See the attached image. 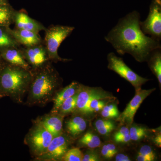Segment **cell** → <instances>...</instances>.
<instances>
[{
  "instance_id": "5b68a950",
  "label": "cell",
  "mask_w": 161,
  "mask_h": 161,
  "mask_svg": "<svg viewBox=\"0 0 161 161\" xmlns=\"http://www.w3.org/2000/svg\"><path fill=\"white\" fill-rule=\"evenodd\" d=\"M107 58L108 62V68L130 82L136 90L140 88L149 80L136 74L125 63L122 58L117 57L114 53H109Z\"/></svg>"
},
{
  "instance_id": "f35d334b",
  "label": "cell",
  "mask_w": 161,
  "mask_h": 161,
  "mask_svg": "<svg viewBox=\"0 0 161 161\" xmlns=\"http://www.w3.org/2000/svg\"><path fill=\"white\" fill-rule=\"evenodd\" d=\"M3 97V95H2V94H0V99L2 98V97Z\"/></svg>"
},
{
  "instance_id": "e575fe53",
  "label": "cell",
  "mask_w": 161,
  "mask_h": 161,
  "mask_svg": "<svg viewBox=\"0 0 161 161\" xmlns=\"http://www.w3.org/2000/svg\"><path fill=\"white\" fill-rule=\"evenodd\" d=\"M106 146L112 155H113V156L116 155V153L118 152V150H117V148L114 144H107Z\"/></svg>"
},
{
  "instance_id": "ba28073f",
  "label": "cell",
  "mask_w": 161,
  "mask_h": 161,
  "mask_svg": "<svg viewBox=\"0 0 161 161\" xmlns=\"http://www.w3.org/2000/svg\"><path fill=\"white\" fill-rule=\"evenodd\" d=\"M114 96L100 88L80 86L77 97V109L83 114H86L87 107L92 99H113Z\"/></svg>"
},
{
  "instance_id": "f546056e",
  "label": "cell",
  "mask_w": 161,
  "mask_h": 161,
  "mask_svg": "<svg viewBox=\"0 0 161 161\" xmlns=\"http://www.w3.org/2000/svg\"><path fill=\"white\" fill-rule=\"evenodd\" d=\"M129 134H130V130L127 127L125 126L122 127L118 132H116L114 134V140Z\"/></svg>"
},
{
  "instance_id": "2e32d148",
  "label": "cell",
  "mask_w": 161,
  "mask_h": 161,
  "mask_svg": "<svg viewBox=\"0 0 161 161\" xmlns=\"http://www.w3.org/2000/svg\"><path fill=\"white\" fill-rule=\"evenodd\" d=\"M3 58L13 65L20 67L27 70L29 69V65L24 59L20 52L14 49L6 50L2 54Z\"/></svg>"
},
{
  "instance_id": "8d00e7d4",
  "label": "cell",
  "mask_w": 161,
  "mask_h": 161,
  "mask_svg": "<svg viewBox=\"0 0 161 161\" xmlns=\"http://www.w3.org/2000/svg\"><path fill=\"white\" fill-rule=\"evenodd\" d=\"M153 142L158 147L161 148V135L158 134L153 139Z\"/></svg>"
},
{
  "instance_id": "8fae6325",
  "label": "cell",
  "mask_w": 161,
  "mask_h": 161,
  "mask_svg": "<svg viewBox=\"0 0 161 161\" xmlns=\"http://www.w3.org/2000/svg\"><path fill=\"white\" fill-rule=\"evenodd\" d=\"M63 116L58 113H51L43 117L39 122L49 132L53 137L59 136L63 132Z\"/></svg>"
},
{
  "instance_id": "ffe728a7",
  "label": "cell",
  "mask_w": 161,
  "mask_h": 161,
  "mask_svg": "<svg viewBox=\"0 0 161 161\" xmlns=\"http://www.w3.org/2000/svg\"><path fill=\"white\" fill-rule=\"evenodd\" d=\"M78 92L64 102L58 110V113L63 116L74 112L76 109Z\"/></svg>"
},
{
  "instance_id": "1f68e13d",
  "label": "cell",
  "mask_w": 161,
  "mask_h": 161,
  "mask_svg": "<svg viewBox=\"0 0 161 161\" xmlns=\"http://www.w3.org/2000/svg\"><path fill=\"white\" fill-rule=\"evenodd\" d=\"M115 160L116 161H130V158L125 154L119 153L115 156Z\"/></svg>"
},
{
  "instance_id": "f1b7e54d",
  "label": "cell",
  "mask_w": 161,
  "mask_h": 161,
  "mask_svg": "<svg viewBox=\"0 0 161 161\" xmlns=\"http://www.w3.org/2000/svg\"><path fill=\"white\" fill-rule=\"evenodd\" d=\"M101 115L103 117L106 118H117L119 115V112H108L102 110Z\"/></svg>"
},
{
  "instance_id": "d6a6232c",
  "label": "cell",
  "mask_w": 161,
  "mask_h": 161,
  "mask_svg": "<svg viewBox=\"0 0 161 161\" xmlns=\"http://www.w3.org/2000/svg\"><path fill=\"white\" fill-rule=\"evenodd\" d=\"M131 140L130 134L121 137H119L115 140V142L118 143H127L129 142Z\"/></svg>"
},
{
  "instance_id": "3957f363",
  "label": "cell",
  "mask_w": 161,
  "mask_h": 161,
  "mask_svg": "<svg viewBox=\"0 0 161 161\" xmlns=\"http://www.w3.org/2000/svg\"><path fill=\"white\" fill-rule=\"evenodd\" d=\"M59 78L54 71L45 69L41 71L31 81L28 100L32 104L47 103L57 89Z\"/></svg>"
},
{
  "instance_id": "4fadbf2b",
  "label": "cell",
  "mask_w": 161,
  "mask_h": 161,
  "mask_svg": "<svg viewBox=\"0 0 161 161\" xmlns=\"http://www.w3.org/2000/svg\"><path fill=\"white\" fill-rule=\"evenodd\" d=\"M15 21L18 29L30 31L37 34L40 31L44 29V27L40 23L23 13L17 14L15 17Z\"/></svg>"
},
{
  "instance_id": "e0dca14e",
  "label": "cell",
  "mask_w": 161,
  "mask_h": 161,
  "mask_svg": "<svg viewBox=\"0 0 161 161\" xmlns=\"http://www.w3.org/2000/svg\"><path fill=\"white\" fill-rule=\"evenodd\" d=\"M86 121L80 116L73 117L66 122V128L70 134L76 136L83 132L86 129Z\"/></svg>"
},
{
  "instance_id": "7c38bea8",
  "label": "cell",
  "mask_w": 161,
  "mask_h": 161,
  "mask_svg": "<svg viewBox=\"0 0 161 161\" xmlns=\"http://www.w3.org/2000/svg\"><path fill=\"white\" fill-rule=\"evenodd\" d=\"M80 86V85L78 82L73 81L58 93L53 99L54 105L52 113H58L59 108L64 102L78 93Z\"/></svg>"
},
{
  "instance_id": "d6986e66",
  "label": "cell",
  "mask_w": 161,
  "mask_h": 161,
  "mask_svg": "<svg viewBox=\"0 0 161 161\" xmlns=\"http://www.w3.org/2000/svg\"><path fill=\"white\" fill-rule=\"evenodd\" d=\"M80 145L93 149L100 147L101 142L99 137L92 132H87L79 140Z\"/></svg>"
},
{
  "instance_id": "277c9868",
  "label": "cell",
  "mask_w": 161,
  "mask_h": 161,
  "mask_svg": "<svg viewBox=\"0 0 161 161\" xmlns=\"http://www.w3.org/2000/svg\"><path fill=\"white\" fill-rule=\"evenodd\" d=\"M75 29L73 26H53L46 32L45 36L46 49L47 54L52 60L66 61L58 54V49L64 40L71 34Z\"/></svg>"
},
{
  "instance_id": "d590c367",
  "label": "cell",
  "mask_w": 161,
  "mask_h": 161,
  "mask_svg": "<svg viewBox=\"0 0 161 161\" xmlns=\"http://www.w3.org/2000/svg\"><path fill=\"white\" fill-rule=\"evenodd\" d=\"M136 160L138 161H153L152 158H150L144 156L143 155L141 154H137L136 157Z\"/></svg>"
},
{
  "instance_id": "52a82bcc",
  "label": "cell",
  "mask_w": 161,
  "mask_h": 161,
  "mask_svg": "<svg viewBox=\"0 0 161 161\" xmlns=\"http://www.w3.org/2000/svg\"><path fill=\"white\" fill-rule=\"evenodd\" d=\"M161 4L160 0H154L150 7L148 17L141 22V29L145 35L160 42L161 40Z\"/></svg>"
},
{
  "instance_id": "ac0fdd59",
  "label": "cell",
  "mask_w": 161,
  "mask_h": 161,
  "mask_svg": "<svg viewBox=\"0 0 161 161\" xmlns=\"http://www.w3.org/2000/svg\"><path fill=\"white\" fill-rule=\"evenodd\" d=\"M150 69L161 84V48L154 50L148 60Z\"/></svg>"
},
{
  "instance_id": "4316f807",
  "label": "cell",
  "mask_w": 161,
  "mask_h": 161,
  "mask_svg": "<svg viewBox=\"0 0 161 161\" xmlns=\"http://www.w3.org/2000/svg\"><path fill=\"white\" fill-rule=\"evenodd\" d=\"M138 153L143 155L144 156L150 158H152L153 161L155 159V153L153 150L152 148L151 147L147 146V145H145L141 147Z\"/></svg>"
},
{
  "instance_id": "d4e9b609",
  "label": "cell",
  "mask_w": 161,
  "mask_h": 161,
  "mask_svg": "<svg viewBox=\"0 0 161 161\" xmlns=\"http://www.w3.org/2000/svg\"><path fill=\"white\" fill-rule=\"evenodd\" d=\"M15 40L0 27V47H9L17 45Z\"/></svg>"
},
{
  "instance_id": "4dcf8cb0",
  "label": "cell",
  "mask_w": 161,
  "mask_h": 161,
  "mask_svg": "<svg viewBox=\"0 0 161 161\" xmlns=\"http://www.w3.org/2000/svg\"><path fill=\"white\" fill-rule=\"evenodd\" d=\"M101 153L103 156L106 158H112L114 157L110 152V150L108 149L106 145H105L104 146H103L102 149L101 150Z\"/></svg>"
},
{
  "instance_id": "836d02e7",
  "label": "cell",
  "mask_w": 161,
  "mask_h": 161,
  "mask_svg": "<svg viewBox=\"0 0 161 161\" xmlns=\"http://www.w3.org/2000/svg\"><path fill=\"white\" fill-rule=\"evenodd\" d=\"M103 110L105 111H108V112H118V111L117 106L114 104L104 106Z\"/></svg>"
},
{
  "instance_id": "484cf974",
  "label": "cell",
  "mask_w": 161,
  "mask_h": 161,
  "mask_svg": "<svg viewBox=\"0 0 161 161\" xmlns=\"http://www.w3.org/2000/svg\"><path fill=\"white\" fill-rule=\"evenodd\" d=\"M105 106V103L101 99H92L89 103L86 112V114H89L92 112H99L103 109Z\"/></svg>"
},
{
  "instance_id": "603a6c76",
  "label": "cell",
  "mask_w": 161,
  "mask_h": 161,
  "mask_svg": "<svg viewBox=\"0 0 161 161\" xmlns=\"http://www.w3.org/2000/svg\"><path fill=\"white\" fill-rule=\"evenodd\" d=\"M83 157L80 149L74 148L68 150L62 159L65 161H82Z\"/></svg>"
},
{
  "instance_id": "30bf717a",
  "label": "cell",
  "mask_w": 161,
  "mask_h": 161,
  "mask_svg": "<svg viewBox=\"0 0 161 161\" xmlns=\"http://www.w3.org/2000/svg\"><path fill=\"white\" fill-rule=\"evenodd\" d=\"M155 90V88L143 90L141 88L136 90V92L135 96L130 101L124 112L119 115L118 120L121 124L126 123L131 125L133 123L136 113L141 104Z\"/></svg>"
},
{
  "instance_id": "7402d4cb",
  "label": "cell",
  "mask_w": 161,
  "mask_h": 161,
  "mask_svg": "<svg viewBox=\"0 0 161 161\" xmlns=\"http://www.w3.org/2000/svg\"><path fill=\"white\" fill-rule=\"evenodd\" d=\"M11 17V11L7 4H0V26L9 25Z\"/></svg>"
},
{
  "instance_id": "7a4b0ae2",
  "label": "cell",
  "mask_w": 161,
  "mask_h": 161,
  "mask_svg": "<svg viewBox=\"0 0 161 161\" xmlns=\"http://www.w3.org/2000/svg\"><path fill=\"white\" fill-rule=\"evenodd\" d=\"M31 80L27 70L15 65L6 67L0 72L1 94L8 95L19 101Z\"/></svg>"
},
{
  "instance_id": "8992f818",
  "label": "cell",
  "mask_w": 161,
  "mask_h": 161,
  "mask_svg": "<svg viewBox=\"0 0 161 161\" xmlns=\"http://www.w3.org/2000/svg\"><path fill=\"white\" fill-rule=\"evenodd\" d=\"M53 138L52 134L38 122L27 134L26 143L35 155L39 156L45 152Z\"/></svg>"
},
{
  "instance_id": "5bb4252c",
  "label": "cell",
  "mask_w": 161,
  "mask_h": 161,
  "mask_svg": "<svg viewBox=\"0 0 161 161\" xmlns=\"http://www.w3.org/2000/svg\"><path fill=\"white\" fill-rule=\"evenodd\" d=\"M47 51L42 46H31L25 51L28 62L34 67H40L47 60Z\"/></svg>"
},
{
  "instance_id": "cb8c5ba5",
  "label": "cell",
  "mask_w": 161,
  "mask_h": 161,
  "mask_svg": "<svg viewBox=\"0 0 161 161\" xmlns=\"http://www.w3.org/2000/svg\"><path fill=\"white\" fill-rule=\"evenodd\" d=\"M147 129L143 127L135 126L131 127L130 130V135L131 140H140L147 136Z\"/></svg>"
},
{
  "instance_id": "44dd1931",
  "label": "cell",
  "mask_w": 161,
  "mask_h": 161,
  "mask_svg": "<svg viewBox=\"0 0 161 161\" xmlns=\"http://www.w3.org/2000/svg\"><path fill=\"white\" fill-rule=\"evenodd\" d=\"M95 126L98 133L102 135L109 134L115 129L114 123L108 119H98L95 122Z\"/></svg>"
},
{
  "instance_id": "74e56055",
  "label": "cell",
  "mask_w": 161,
  "mask_h": 161,
  "mask_svg": "<svg viewBox=\"0 0 161 161\" xmlns=\"http://www.w3.org/2000/svg\"><path fill=\"white\" fill-rule=\"evenodd\" d=\"M0 4H6V0H0Z\"/></svg>"
},
{
  "instance_id": "6da1fadb",
  "label": "cell",
  "mask_w": 161,
  "mask_h": 161,
  "mask_svg": "<svg viewBox=\"0 0 161 161\" xmlns=\"http://www.w3.org/2000/svg\"><path fill=\"white\" fill-rule=\"evenodd\" d=\"M140 14L134 11L119 20L105 37L121 55L128 53L139 62L147 61L154 50L161 48L160 42L148 36L141 29Z\"/></svg>"
},
{
  "instance_id": "83f0119b",
  "label": "cell",
  "mask_w": 161,
  "mask_h": 161,
  "mask_svg": "<svg viewBox=\"0 0 161 161\" xmlns=\"http://www.w3.org/2000/svg\"><path fill=\"white\" fill-rule=\"evenodd\" d=\"M100 161L99 156L95 152H88L83 155L82 161Z\"/></svg>"
},
{
  "instance_id": "9a60e30c",
  "label": "cell",
  "mask_w": 161,
  "mask_h": 161,
  "mask_svg": "<svg viewBox=\"0 0 161 161\" xmlns=\"http://www.w3.org/2000/svg\"><path fill=\"white\" fill-rule=\"evenodd\" d=\"M10 33L16 40L26 46H34L40 42V37L34 32L18 29L10 31Z\"/></svg>"
},
{
  "instance_id": "9c48e42d",
  "label": "cell",
  "mask_w": 161,
  "mask_h": 161,
  "mask_svg": "<svg viewBox=\"0 0 161 161\" xmlns=\"http://www.w3.org/2000/svg\"><path fill=\"white\" fill-rule=\"evenodd\" d=\"M69 141L65 136L61 135L53 137L45 152L38 156L43 161H59L63 159L68 150Z\"/></svg>"
}]
</instances>
